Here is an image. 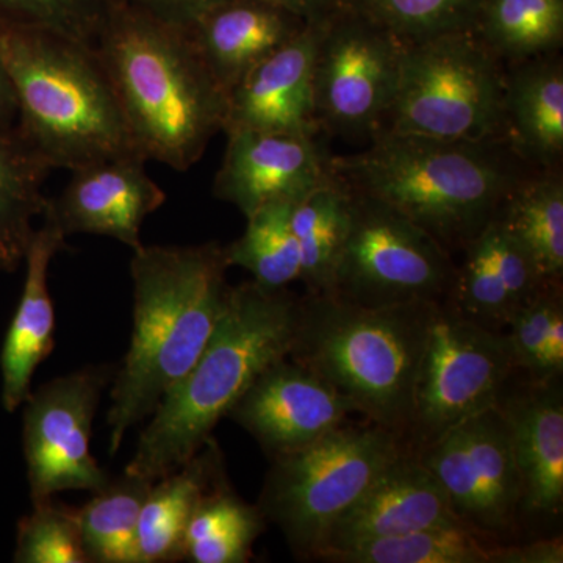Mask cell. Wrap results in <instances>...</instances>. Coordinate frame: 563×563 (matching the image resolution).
Segmentation results:
<instances>
[{
  "label": "cell",
  "mask_w": 563,
  "mask_h": 563,
  "mask_svg": "<svg viewBox=\"0 0 563 563\" xmlns=\"http://www.w3.org/2000/svg\"><path fill=\"white\" fill-rule=\"evenodd\" d=\"M563 312L562 282H551L532 301L515 312L504 335L509 344L515 368L543 377V352L551 322Z\"/></svg>",
  "instance_id": "cell-36"
},
{
  "label": "cell",
  "mask_w": 563,
  "mask_h": 563,
  "mask_svg": "<svg viewBox=\"0 0 563 563\" xmlns=\"http://www.w3.org/2000/svg\"><path fill=\"white\" fill-rule=\"evenodd\" d=\"M454 277V255L433 236L387 203L351 191L350 231L328 295L372 309L444 302Z\"/></svg>",
  "instance_id": "cell-9"
},
{
  "label": "cell",
  "mask_w": 563,
  "mask_h": 563,
  "mask_svg": "<svg viewBox=\"0 0 563 563\" xmlns=\"http://www.w3.org/2000/svg\"><path fill=\"white\" fill-rule=\"evenodd\" d=\"M495 220L520 244L548 282L563 277L562 168L536 169L518 181Z\"/></svg>",
  "instance_id": "cell-26"
},
{
  "label": "cell",
  "mask_w": 563,
  "mask_h": 563,
  "mask_svg": "<svg viewBox=\"0 0 563 563\" xmlns=\"http://www.w3.org/2000/svg\"><path fill=\"white\" fill-rule=\"evenodd\" d=\"M113 376L110 365L76 369L41 385L22 404V446L33 504L62 492L95 493L109 483L110 474L91 453V437L103 388Z\"/></svg>",
  "instance_id": "cell-13"
},
{
  "label": "cell",
  "mask_w": 563,
  "mask_h": 563,
  "mask_svg": "<svg viewBox=\"0 0 563 563\" xmlns=\"http://www.w3.org/2000/svg\"><path fill=\"white\" fill-rule=\"evenodd\" d=\"M228 269L224 246L214 242L133 251V331L111 380L110 455L201 357L224 310Z\"/></svg>",
  "instance_id": "cell-1"
},
{
  "label": "cell",
  "mask_w": 563,
  "mask_h": 563,
  "mask_svg": "<svg viewBox=\"0 0 563 563\" xmlns=\"http://www.w3.org/2000/svg\"><path fill=\"white\" fill-rule=\"evenodd\" d=\"M52 169L18 122L0 128V272L24 263L35 220L46 209L43 185Z\"/></svg>",
  "instance_id": "cell-25"
},
{
  "label": "cell",
  "mask_w": 563,
  "mask_h": 563,
  "mask_svg": "<svg viewBox=\"0 0 563 563\" xmlns=\"http://www.w3.org/2000/svg\"><path fill=\"white\" fill-rule=\"evenodd\" d=\"M146 157L122 155L73 169L57 198H47V214L65 236H110L131 247L143 246L141 228L166 201L165 191L146 172Z\"/></svg>",
  "instance_id": "cell-17"
},
{
  "label": "cell",
  "mask_w": 563,
  "mask_h": 563,
  "mask_svg": "<svg viewBox=\"0 0 563 563\" xmlns=\"http://www.w3.org/2000/svg\"><path fill=\"white\" fill-rule=\"evenodd\" d=\"M306 22L266 0H222L188 29L225 95L255 65L295 38Z\"/></svg>",
  "instance_id": "cell-22"
},
{
  "label": "cell",
  "mask_w": 563,
  "mask_h": 563,
  "mask_svg": "<svg viewBox=\"0 0 563 563\" xmlns=\"http://www.w3.org/2000/svg\"><path fill=\"white\" fill-rule=\"evenodd\" d=\"M504 77L506 66L473 32L406 44L395 98L377 133L503 139Z\"/></svg>",
  "instance_id": "cell-8"
},
{
  "label": "cell",
  "mask_w": 563,
  "mask_h": 563,
  "mask_svg": "<svg viewBox=\"0 0 563 563\" xmlns=\"http://www.w3.org/2000/svg\"><path fill=\"white\" fill-rule=\"evenodd\" d=\"M13 562L90 563L81 540L77 509L54 498L33 504L32 512L18 525Z\"/></svg>",
  "instance_id": "cell-34"
},
{
  "label": "cell",
  "mask_w": 563,
  "mask_h": 563,
  "mask_svg": "<svg viewBox=\"0 0 563 563\" xmlns=\"http://www.w3.org/2000/svg\"><path fill=\"white\" fill-rule=\"evenodd\" d=\"M18 121V102L13 84L2 58H0V128L11 125Z\"/></svg>",
  "instance_id": "cell-40"
},
{
  "label": "cell",
  "mask_w": 563,
  "mask_h": 563,
  "mask_svg": "<svg viewBox=\"0 0 563 563\" xmlns=\"http://www.w3.org/2000/svg\"><path fill=\"white\" fill-rule=\"evenodd\" d=\"M503 140L533 169L562 168L561 54L506 66L503 90Z\"/></svg>",
  "instance_id": "cell-23"
},
{
  "label": "cell",
  "mask_w": 563,
  "mask_h": 563,
  "mask_svg": "<svg viewBox=\"0 0 563 563\" xmlns=\"http://www.w3.org/2000/svg\"><path fill=\"white\" fill-rule=\"evenodd\" d=\"M154 481L124 472L91 493L77 509L81 540L90 563H136L141 507Z\"/></svg>",
  "instance_id": "cell-30"
},
{
  "label": "cell",
  "mask_w": 563,
  "mask_h": 563,
  "mask_svg": "<svg viewBox=\"0 0 563 563\" xmlns=\"http://www.w3.org/2000/svg\"><path fill=\"white\" fill-rule=\"evenodd\" d=\"M561 536L540 537L529 543H499L488 548V563H562Z\"/></svg>",
  "instance_id": "cell-37"
},
{
  "label": "cell",
  "mask_w": 563,
  "mask_h": 563,
  "mask_svg": "<svg viewBox=\"0 0 563 563\" xmlns=\"http://www.w3.org/2000/svg\"><path fill=\"white\" fill-rule=\"evenodd\" d=\"M228 146L213 195L232 203L244 218L276 201H298L332 174V154L320 136L236 131Z\"/></svg>",
  "instance_id": "cell-15"
},
{
  "label": "cell",
  "mask_w": 563,
  "mask_h": 563,
  "mask_svg": "<svg viewBox=\"0 0 563 563\" xmlns=\"http://www.w3.org/2000/svg\"><path fill=\"white\" fill-rule=\"evenodd\" d=\"M121 0H0V25L33 29L95 44Z\"/></svg>",
  "instance_id": "cell-35"
},
{
  "label": "cell",
  "mask_w": 563,
  "mask_h": 563,
  "mask_svg": "<svg viewBox=\"0 0 563 563\" xmlns=\"http://www.w3.org/2000/svg\"><path fill=\"white\" fill-rule=\"evenodd\" d=\"M333 176L387 203L459 254L536 169L503 139L444 141L377 133L358 154L332 155Z\"/></svg>",
  "instance_id": "cell-2"
},
{
  "label": "cell",
  "mask_w": 563,
  "mask_h": 563,
  "mask_svg": "<svg viewBox=\"0 0 563 563\" xmlns=\"http://www.w3.org/2000/svg\"><path fill=\"white\" fill-rule=\"evenodd\" d=\"M404 47L350 7L320 24L313 99L321 135L372 141L395 98Z\"/></svg>",
  "instance_id": "cell-11"
},
{
  "label": "cell",
  "mask_w": 563,
  "mask_h": 563,
  "mask_svg": "<svg viewBox=\"0 0 563 563\" xmlns=\"http://www.w3.org/2000/svg\"><path fill=\"white\" fill-rule=\"evenodd\" d=\"M0 58L16 95L18 125L52 168L143 155L91 44L0 25Z\"/></svg>",
  "instance_id": "cell-6"
},
{
  "label": "cell",
  "mask_w": 563,
  "mask_h": 563,
  "mask_svg": "<svg viewBox=\"0 0 563 563\" xmlns=\"http://www.w3.org/2000/svg\"><path fill=\"white\" fill-rule=\"evenodd\" d=\"M459 254L446 302L488 331H506L515 312L551 284L495 218Z\"/></svg>",
  "instance_id": "cell-20"
},
{
  "label": "cell",
  "mask_w": 563,
  "mask_h": 563,
  "mask_svg": "<svg viewBox=\"0 0 563 563\" xmlns=\"http://www.w3.org/2000/svg\"><path fill=\"white\" fill-rule=\"evenodd\" d=\"M228 479L213 437L190 461L158 477L141 507L136 563H172L184 559V540L199 503Z\"/></svg>",
  "instance_id": "cell-24"
},
{
  "label": "cell",
  "mask_w": 563,
  "mask_h": 563,
  "mask_svg": "<svg viewBox=\"0 0 563 563\" xmlns=\"http://www.w3.org/2000/svg\"><path fill=\"white\" fill-rule=\"evenodd\" d=\"M472 32L504 66L561 54L563 0H483Z\"/></svg>",
  "instance_id": "cell-28"
},
{
  "label": "cell",
  "mask_w": 563,
  "mask_h": 563,
  "mask_svg": "<svg viewBox=\"0 0 563 563\" xmlns=\"http://www.w3.org/2000/svg\"><path fill=\"white\" fill-rule=\"evenodd\" d=\"M295 202L266 203L247 217L243 235L224 246L229 268L246 269L268 290H284L301 279V255L291 228Z\"/></svg>",
  "instance_id": "cell-31"
},
{
  "label": "cell",
  "mask_w": 563,
  "mask_h": 563,
  "mask_svg": "<svg viewBox=\"0 0 563 563\" xmlns=\"http://www.w3.org/2000/svg\"><path fill=\"white\" fill-rule=\"evenodd\" d=\"M66 236L55 221L43 214L25 255V280L20 303L10 322L2 352V406L16 412L32 393L33 374L55 347V307L49 291V268Z\"/></svg>",
  "instance_id": "cell-21"
},
{
  "label": "cell",
  "mask_w": 563,
  "mask_h": 563,
  "mask_svg": "<svg viewBox=\"0 0 563 563\" xmlns=\"http://www.w3.org/2000/svg\"><path fill=\"white\" fill-rule=\"evenodd\" d=\"M439 526L465 525L454 514L435 477L418 455L406 450L333 523L317 559L352 544Z\"/></svg>",
  "instance_id": "cell-18"
},
{
  "label": "cell",
  "mask_w": 563,
  "mask_h": 563,
  "mask_svg": "<svg viewBox=\"0 0 563 563\" xmlns=\"http://www.w3.org/2000/svg\"><path fill=\"white\" fill-rule=\"evenodd\" d=\"M266 2L290 11L309 25L322 24L344 7V0H266Z\"/></svg>",
  "instance_id": "cell-39"
},
{
  "label": "cell",
  "mask_w": 563,
  "mask_h": 563,
  "mask_svg": "<svg viewBox=\"0 0 563 563\" xmlns=\"http://www.w3.org/2000/svg\"><path fill=\"white\" fill-rule=\"evenodd\" d=\"M418 455L466 528L493 544L509 543L523 523V484L498 407L473 415Z\"/></svg>",
  "instance_id": "cell-12"
},
{
  "label": "cell",
  "mask_w": 563,
  "mask_h": 563,
  "mask_svg": "<svg viewBox=\"0 0 563 563\" xmlns=\"http://www.w3.org/2000/svg\"><path fill=\"white\" fill-rule=\"evenodd\" d=\"M496 407L510 429L523 484V521L558 520L563 509L562 376L533 377L515 369Z\"/></svg>",
  "instance_id": "cell-16"
},
{
  "label": "cell",
  "mask_w": 563,
  "mask_h": 563,
  "mask_svg": "<svg viewBox=\"0 0 563 563\" xmlns=\"http://www.w3.org/2000/svg\"><path fill=\"white\" fill-rule=\"evenodd\" d=\"M266 520L257 506L243 501L228 479L199 503L185 532L184 559L191 563H246Z\"/></svg>",
  "instance_id": "cell-29"
},
{
  "label": "cell",
  "mask_w": 563,
  "mask_h": 563,
  "mask_svg": "<svg viewBox=\"0 0 563 563\" xmlns=\"http://www.w3.org/2000/svg\"><path fill=\"white\" fill-rule=\"evenodd\" d=\"M437 303L372 309L307 292L288 357L342 393L366 421L398 433L404 442Z\"/></svg>",
  "instance_id": "cell-5"
},
{
  "label": "cell",
  "mask_w": 563,
  "mask_h": 563,
  "mask_svg": "<svg viewBox=\"0 0 563 563\" xmlns=\"http://www.w3.org/2000/svg\"><path fill=\"white\" fill-rule=\"evenodd\" d=\"M318 29L320 25H306L295 38L255 65L229 91L222 132L321 136L313 99Z\"/></svg>",
  "instance_id": "cell-19"
},
{
  "label": "cell",
  "mask_w": 563,
  "mask_h": 563,
  "mask_svg": "<svg viewBox=\"0 0 563 563\" xmlns=\"http://www.w3.org/2000/svg\"><path fill=\"white\" fill-rule=\"evenodd\" d=\"M406 450L398 433L374 422L340 426L272 461L257 507L296 558L317 559L333 523Z\"/></svg>",
  "instance_id": "cell-7"
},
{
  "label": "cell",
  "mask_w": 563,
  "mask_h": 563,
  "mask_svg": "<svg viewBox=\"0 0 563 563\" xmlns=\"http://www.w3.org/2000/svg\"><path fill=\"white\" fill-rule=\"evenodd\" d=\"M515 369L504 332L437 303L415 380L407 451L418 454L448 429L495 407Z\"/></svg>",
  "instance_id": "cell-10"
},
{
  "label": "cell",
  "mask_w": 563,
  "mask_h": 563,
  "mask_svg": "<svg viewBox=\"0 0 563 563\" xmlns=\"http://www.w3.org/2000/svg\"><path fill=\"white\" fill-rule=\"evenodd\" d=\"M124 2L146 11L157 20L188 31L207 11L222 0H124Z\"/></svg>",
  "instance_id": "cell-38"
},
{
  "label": "cell",
  "mask_w": 563,
  "mask_h": 563,
  "mask_svg": "<svg viewBox=\"0 0 563 563\" xmlns=\"http://www.w3.org/2000/svg\"><path fill=\"white\" fill-rule=\"evenodd\" d=\"M351 191L333 173L295 202L291 228L301 255V279L309 295H328L350 231Z\"/></svg>",
  "instance_id": "cell-27"
},
{
  "label": "cell",
  "mask_w": 563,
  "mask_h": 563,
  "mask_svg": "<svg viewBox=\"0 0 563 563\" xmlns=\"http://www.w3.org/2000/svg\"><path fill=\"white\" fill-rule=\"evenodd\" d=\"M350 399L290 357L273 363L240 396L228 418L250 433L269 461L346 424Z\"/></svg>",
  "instance_id": "cell-14"
},
{
  "label": "cell",
  "mask_w": 563,
  "mask_h": 563,
  "mask_svg": "<svg viewBox=\"0 0 563 563\" xmlns=\"http://www.w3.org/2000/svg\"><path fill=\"white\" fill-rule=\"evenodd\" d=\"M483 0H344L406 44L472 32Z\"/></svg>",
  "instance_id": "cell-33"
},
{
  "label": "cell",
  "mask_w": 563,
  "mask_h": 563,
  "mask_svg": "<svg viewBox=\"0 0 563 563\" xmlns=\"http://www.w3.org/2000/svg\"><path fill=\"white\" fill-rule=\"evenodd\" d=\"M299 307L301 298L287 288L254 280L229 288L206 350L151 415L124 472L157 481L190 461L250 385L290 355Z\"/></svg>",
  "instance_id": "cell-4"
},
{
  "label": "cell",
  "mask_w": 563,
  "mask_h": 563,
  "mask_svg": "<svg viewBox=\"0 0 563 563\" xmlns=\"http://www.w3.org/2000/svg\"><path fill=\"white\" fill-rule=\"evenodd\" d=\"M493 543L466 526H439L352 544L321 555L336 563H488Z\"/></svg>",
  "instance_id": "cell-32"
},
{
  "label": "cell",
  "mask_w": 563,
  "mask_h": 563,
  "mask_svg": "<svg viewBox=\"0 0 563 563\" xmlns=\"http://www.w3.org/2000/svg\"><path fill=\"white\" fill-rule=\"evenodd\" d=\"M92 47L141 154L176 172L201 161L224 129L228 95L190 33L121 0Z\"/></svg>",
  "instance_id": "cell-3"
}]
</instances>
